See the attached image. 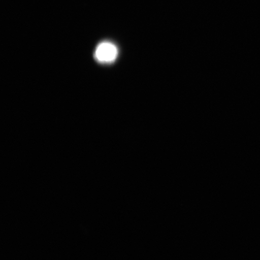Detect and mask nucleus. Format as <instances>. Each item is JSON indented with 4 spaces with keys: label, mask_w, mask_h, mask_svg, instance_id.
<instances>
[{
    "label": "nucleus",
    "mask_w": 260,
    "mask_h": 260,
    "mask_svg": "<svg viewBox=\"0 0 260 260\" xmlns=\"http://www.w3.org/2000/svg\"><path fill=\"white\" fill-rule=\"evenodd\" d=\"M118 51L115 45L110 42H103L97 47L95 57L101 63H112L118 57Z\"/></svg>",
    "instance_id": "f257e3e1"
}]
</instances>
